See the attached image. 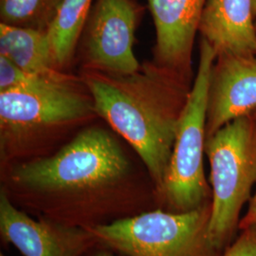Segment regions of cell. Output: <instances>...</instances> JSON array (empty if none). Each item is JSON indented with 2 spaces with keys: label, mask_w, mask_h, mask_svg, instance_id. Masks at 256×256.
<instances>
[{
  "label": "cell",
  "mask_w": 256,
  "mask_h": 256,
  "mask_svg": "<svg viewBox=\"0 0 256 256\" xmlns=\"http://www.w3.org/2000/svg\"><path fill=\"white\" fill-rule=\"evenodd\" d=\"M0 256H6L3 252H0Z\"/></svg>",
  "instance_id": "44dd1931"
},
{
  "label": "cell",
  "mask_w": 256,
  "mask_h": 256,
  "mask_svg": "<svg viewBox=\"0 0 256 256\" xmlns=\"http://www.w3.org/2000/svg\"><path fill=\"white\" fill-rule=\"evenodd\" d=\"M256 225V190L248 202V207L244 216L239 222V230L247 229L250 226Z\"/></svg>",
  "instance_id": "e0dca14e"
},
{
  "label": "cell",
  "mask_w": 256,
  "mask_h": 256,
  "mask_svg": "<svg viewBox=\"0 0 256 256\" xmlns=\"http://www.w3.org/2000/svg\"><path fill=\"white\" fill-rule=\"evenodd\" d=\"M210 162L212 214L209 236L221 254L234 241L240 212L256 185V119L240 116L206 138Z\"/></svg>",
  "instance_id": "3957f363"
},
{
  "label": "cell",
  "mask_w": 256,
  "mask_h": 256,
  "mask_svg": "<svg viewBox=\"0 0 256 256\" xmlns=\"http://www.w3.org/2000/svg\"><path fill=\"white\" fill-rule=\"evenodd\" d=\"M63 0H1V23L48 32Z\"/></svg>",
  "instance_id": "5bb4252c"
},
{
  "label": "cell",
  "mask_w": 256,
  "mask_h": 256,
  "mask_svg": "<svg viewBox=\"0 0 256 256\" xmlns=\"http://www.w3.org/2000/svg\"><path fill=\"white\" fill-rule=\"evenodd\" d=\"M82 256H122L112 250L111 248L102 246L97 244L96 246L92 248L88 252H86Z\"/></svg>",
  "instance_id": "ac0fdd59"
},
{
  "label": "cell",
  "mask_w": 256,
  "mask_h": 256,
  "mask_svg": "<svg viewBox=\"0 0 256 256\" xmlns=\"http://www.w3.org/2000/svg\"><path fill=\"white\" fill-rule=\"evenodd\" d=\"M221 256H256V225L241 230V234Z\"/></svg>",
  "instance_id": "2e32d148"
},
{
  "label": "cell",
  "mask_w": 256,
  "mask_h": 256,
  "mask_svg": "<svg viewBox=\"0 0 256 256\" xmlns=\"http://www.w3.org/2000/svg\"><path fill=\"white\" fill-rule=\"evenodd\" d=\"M252 5H254V14L256 20V0H252Z\"/></svg>",
  "instance_id": "d6986e66"
},
{
  "label": "cell",
  "mask_w": 256,
  "mask_h": 256,
  "mask_svg": "<svg viewBox=\"0 0 256 256\" xmlns=\"http://www.w3.org/2000/svg\"><path fill=\"white\" fill-rule=\"evenodd\" d=\"M95 112L92 99L72 88L70 80L48 86L0 93L1 164L44 156L41 136L50 128L66 124Z\"/></svg>",
  "instance_id": "5b68a950"
},
{
  "label": "cell",
  "mask_w": 256,
  "mask_h": 256,
  "mask_svg": "<svg viewBox=\"0 0 256 256\" xmlns=\"http://www.w3.org/2000/svg\"><path fill=\"white\" fill-rule=\"evenodd\" d=\"M136 22L130 0H98L86 37L88 59L98 72L128 75L140 70L133 50Z\"/></svg>",
  "instance_id": "ba28073f"
},
{
  "label": "cell",
  "mask_w": 256,
  "mask_h": 256,
  "mask_svg": "<svg viewBox=\"0 0 256 256\" xmlns=\"http://www.w3.org/2000/svg\"><path fill=\"white\" fill-rule=\"evenodd\" d=\"M216 54L202 38L194 84L178 122L164 182L158 192L160 208L184 212L212 202V187L204 170L207 100L210 70Z\"/></svg>",
  "instance_id": "277c9868"
},
{
  "label": "cell",
  "mask_w": 256,
  "mask_h": 256,
  "mask_svg": "<svg viewBox=\"0 0 256 256\" xmlns=\"http://www.w3.org/2000/svg\"><path fill=\"white\" fill-rule=\"evenodd\" d=\"M84 81L95 113L133 149L158 196L191 90L190 80L156 64L140 66L128 75L97 70Z\"/></svg>",
  "instance_id": "7a4b0ae2"
},
{
  "label": "cell",
  "mask_w": 256,
  "mask_h": 256,
  "mask_svg": "<svg viewBox=\"0 0 256 256\" xmlns=\"http://www.w3.org/2000/svg\"><path fill=\"white\" fill-rule=\"evenodd\" d=\"M0 236L23 256H82L98 243L88 230L34 218L0 190Z\"/></svg>",
  "instance_id": "52a82bcc"
},
{
  "label": "cell",
  "mask_w": 256,
  "mask_h": 256,
  "mask_svg": "<svg viewBox=\"0 0 256 256\" xmlns=\"http://www.w3.org/2000/svg\"><path fill=\"white\" fill-rule=\"evenodd\" d=\"M92 3V0H63L46 32L56 66H63L74 54Z\"/></svg>",
  "instance_id": "4fadbf2b"
},
{
  "label": "cell",
  "mask_w": 256,
  "mask_h": 256,
  "mask_svg": "<svg viewBox=\"0 0 256 256\" xmlns=\"http://www.w3.org/2000/svg\"><path fill=\"white\" fill-rule=\"evenodd\" d=\"M63 81L70 80L68 78L50 79L36 74H28L20 70L5 57L0 56V93L38 90Z\"/></svg>",
  "instance_id": "9a60e30c"
},
{
  "label": "cell",
  "mask_w": 256,
  "mask_h": 256,
  "mask_svg": "<svg viewBox=\"0 0 256 256\" xmlns=\"http://www.w3.org/2000/svg\"><path fill=\"white\" fill-rule=\"evenodd\" d=\"M256 110V55L222 54L210 70L206 138Z\"/></svg>",
  "instance_id": "9c48e42d"
},
{
  "label": "cell",
  "mask_w": 256,
  "mask_h": 256,
  "mask_svg": "<svg viewBox=\"0 0 256 256\" xmlns=\"http://www.w3.org/2000/svg\"><path fill=\"white\" fill-rule=\"evenodd\" d=\"M0 56L20 70L50 79H64L55 70L48 32L30 28L0 24Z\"/></svg>",
  "instance_id": "7c38bea8"
},
{
  "label": "cell",
  "mask_w": 256,
  "mask_h": 256,
  "mask_svg": "<svg viewBox=\"0 0 256 256\" xmlns=\"http://www.w3.org/2000/svg\"><path fill=\"white\" fill-rule=\"evenodd\" d=\"M210 214L212 202L184 212L156 208L86 230L122 256H221L210 242Z\"/></svg>",
  "instance_id": "8992f818"
},
{
  "label": "cell",
  "mask_w": 256,
  "mask_h": 256,
  "mask_svg": "<svg viewBox=\"0 0 256 256\" xmlns=\"http://www.w3.org/2000/svg\"><path fill=\"white\" fill-rule=\"evenodd\" d=\"M207 0H148L156 28V64L190 80L194 39Z\"/></svg>",
  "instance_id": "30bf717a"
},
{
  "label": "cell",
  "mask_w": 256,
  "mask_h": 256,
  "mask_svg": "<svg viewBox=\"0 0 256 256\" xmlns=\"http://www.w3.org/2000/svg\"><path fill=\"white\" fill-rule=\"evenodd\" d=\"M0 190L34 218L84 229L160 208L148 171L138 170L113 134L94 126L50 155L3 167Z\"/></svg>",
  "instance_id": "6da1fadb"
},
{
  "label": "cell",
  "mask_w": 256,
  "mask_h": 256,
  "mask_svg": "<svg viewBox=\"0 0 256 256\" xmlns=\"http://www.w3.org/2000/svg\"><path fill=\"white\" fill-rule=\"evenodd\" d=\"M198 32L216 56L256 55L252 0H207Z\"/></svg>",
  "instance_id": "8fae6325"
},
{
  "label": "cell",
  "mask_w": 256,
  "mask_h": 256,
  "mask_svg": "<svg viewBox=\"0 0 256 256\" xmlns=\"http://www.w3.org/2000/svg\"><path fill=\"white\" fill-rule=\"evenodd\" d=\"M252 115H254V118H256V110H254V112H252Z\"/></svg>",
  "instance_id": "ffe728a7"
}]
</instances>
